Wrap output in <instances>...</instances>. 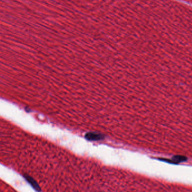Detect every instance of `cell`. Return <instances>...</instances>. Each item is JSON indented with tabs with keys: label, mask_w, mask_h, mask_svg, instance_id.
Segmentation results:
<instances>
[{
	"label": "cell",
	"mask_w": 192,
	"mask_h": 192,
	"mask_svg": "<svg viewBox=\"0 0 192 192\" xmlns=\"http://www.w3.org/2000/svg\"><path fill=\"white\" fill-rule=\"evenodd\" d=\"M86 139L89 140H99L103 139V136L100 134L94 133V132H90L88 133L86 135Z\"/></svg>",
	"instance_id": "6da1fadb"
}]
</instances>
